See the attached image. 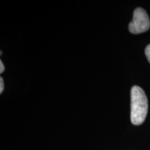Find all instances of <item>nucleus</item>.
Listing matches in <instances>:
<instances>
[{
  "label": "nucleus",
  "mask_w": 150,
  "mask_h": 150,
  "mask_svg": "<svg viewBox=\"0 0 150 150\" xmlns=\"http://www.w3.org/2000/svg\"><path fill=\"white\" fill-rule=\"evenodd\" d=\"M147 112L148 100L145 92L139 86H133L131 91V121L133 125L143 123Z\"/></svg>",
  "instance_id": "obj_1"
},
{
  "label": "nucleus",
  "mask_w": 150,
  "mask_h": 150,
  "mask_svg": "<svg viewBox=\"0 0 150 150\" xmlns=\"http://www.w3.org/2000/svg\"><path fill=\"white\" fill-rule=\"evenodd\" d=\"M150 27V20L147 12L142 8L135 9L133 20L129 25V31L134 34L146 32Z\"/></svg>",
  "instance_id": "obj_2"
},
{
  "label": "nucleus",
  "mask_w": 150,
  "mask_h": 150,
  "mask_svg": "<svg viewBox=\"0 0 150 150\" xmlns=\"http://www.w3.org/2000/svg\"><path fill=\"white\" fill-rule=\"evenodd\" d=\"M145 55L147 56L148 61L150 63V45H147V47L145 49Z\"/></svg>",
  "instance_id": "obj_3"
},
{
  "label": "nucleus",
  "mask_w": 150,
  "mask_h": 150,
  "mask_svg": "<svg viewBox=\"0 0 150 150\" xmlns=\"http://www.w3.org/2000/svg\"><path fill=\"white\" fill-rule=\"evenodd\" d=\"M4 91V80L2 77L0 78V93H2Z\"/></svg>",
  "instance_id": "obj_4"
},
{
  "label": "nucleus",
  "mask_w": 150,
  "mask_h": 150,
  "mask_svg": "<svg viewBox=\"0 0 150 150\" xmlns=\"http://www.w3.org/2000/svg\"><path fill=\"white\" fill-rule=\"evenodd\" d=\"M4 71V65L2 61H0V73H3Z\"/></svg>",
  "instance_id": "obj_5"
}]
</instances>
